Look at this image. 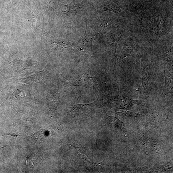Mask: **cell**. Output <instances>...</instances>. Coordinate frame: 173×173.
<instances>
[{
    "label": "cell",
    "instance_id": "obj_7",
    "mask_svg": "<svg viewBox=\"0 0 173 173\" xmlns=\"http://www.w3.org/2000/svg\"><path fill=\"white\" fill-rule=\"evenodd\" d=\"M80 80L73 81L71 83L73 85L84 86L88 89H92V84L93 83L91 82V79L87 77H84L80 79Z\"/></svg>",
    "mask_w": 173,
    "mask_h": 173
},
{
    "label": "cell",
    "instance_id": "obj_10",
    "mask_svg": "<svg viewBox=\"0 0 173 173\" xmlns=\"http://www.w3.org/2000/svg\"><path fill=\"white\" fill-rule=\"evenodd\" d=\"M118 115H120L123 118H132V116H134L135 114L130 111H122L120 112H116V113Z\"/></svg>",
    "mask_w": 173,
    "mask_h": 173
},
{
    "label": "cell",
    "instance_id": "obj_8",
    "mask_svg": "<svg viewBox=\"0 0 173 173\" xmlns=\"http://www.w3.org/2000/svg\"><path fill=\"white\" fill-rule=\"evenodd\" d=\"M87 25H86L85 33L79 41L78 43L83 45L90 46L92 48L93 42L94 38V35H88L86 33Z\"/></svg>",
    "mask_w": 173,
    "mask_h": 173
},
{
    "label": "cell",
    "instance_id": "obj_1",
    "mask_svg": "<svg viewBox=\"0 0 173 173\" xmlns=\"http://www.w3.org/2000/svg\"><path fill=\"white\" fill-rule=\"evenodd\" d=\"M164 74L165 78V85L162 95L166 96L168 94L173 93V75L164 67Z\"/></svg>",
    "mask_w": 173,
    "mask_h": 173
},
{
    "label": "cell",
    "instance_id": "obj_12",
    "mask_svg": "<svg viewBox=\"0 0 173 173\" xmlns=\"http://www.w3.org/2000/svg\"><path fill=\"white\" fill-rule=\"evenodd\" d=\"M4 135H11L13 136V137H17V136H18L17 134H16L15 133L9 134H8Z\"/></svg>",
    "mask_w": 173,
    "mask_h": 173
},
{
    "label": "cell",
    "instance_id": "obj_3",
    "mask_svg": "<svg viewBox=\"0 0 173 173\" xmlns=\"http://www.w3.org/2000/svg\"><path fill=\"white\" fill-rule=\"evenodd\" d=\"M135 45L134 40V35L132 32L126 40L123 46L122 53L126 56L130 54L134 50Z\"/></svg>",
    "mask_w": 173,
    "mask_h": 173
},
{
    "label": "cell",
    "instance_id": "obj_5",
    "mask_svg": "<svg viewBox=\"0 0 173 173\" xmlns=\"http://www.w3.org/2000/svg\"><path fill=\"white\" fill-rule=\"evenodd\" d=\"M103 11H110L113 12L118 16L120 17L123 15L122 10L113 3L108 2L105 4L102 7Z\"/></svg>",
    "mask_w": 173,
    "mask_h": 173
},
{
    "label": "cell",
    "instance_id": "obj_4",
    "mask_svg": "<svg viewBox=\"0 0 173 173\" xmlns=\"http://www.w3.org/2000/svg\"><path fill=\"white\" fill-rule=\"evenodd\" d=\"M106 120L107 124L110 127L113 128L115 130L128 132L123 126L122 122L117 117L110 116L107 115Z\"/></svg>",
    "mask_w": 173,
    "mask_h": 173
},
{
    "label": "cell",
    "instance_id": "obj_2",
    "mask_svg": "<svg viewBox=\"0 0 173 173\" xmlns=\"http://www.w3.org/2000/svg\"><path fill=\"white\" fill-rule=\"evenodd\" d=\"M118 106L120 109H129L131 108L134 104H140L141 103L140 100H134L127 98L124 96L120 98H117Z\"/></svg>",
    "mask_w": 173,
    "mask_h": 173
},
{
    "label": "cell",
    "instance_id": "obj_11",
    "mask_svg": "<svg viewBox=\"0 0 173 173\" xmlns=\"http://www.w3.org/2000/svg\"><path fill=\"white\" fill-rule=\"evenodd\" d=\"M166 62L167 68L171 72L173 71L172 56L167 58L165 60Z\"/></svg>",
    "mask_w": 173,
    "mask_h": 173
},
{
    "label": "cell",
    "instance_id": "obj_9",
    "mask_svg": "<svg viewBox=\"0 0 173 173\" xmlns=\"http://www.w3.org/2000/svg\"><path fill=\"white\" fill-rule=\"evenodd\" d=\"M162 141H151L150 148L151 150L158 153L162 148Z\"/></svg>",
    "mask_w": 173,
    "mask_h": 173
},
{
    "label": "cell",
    "instance_id": "obj_6",
    "mask_svg": "<svg viewBox=\"0 0 173 173\" xmlns=\"http://www.w3.org/2000/svg\"><path fill=\"white\" fill-rule=\"evenodd\" d=\"M143 78L142 85L144 91L148 90L149 85H150L151 79V74L147 68H143L142 69Z\"/></svg>",
    "mask_w": 173,
    "mask_h": 173
}]
</instances>
